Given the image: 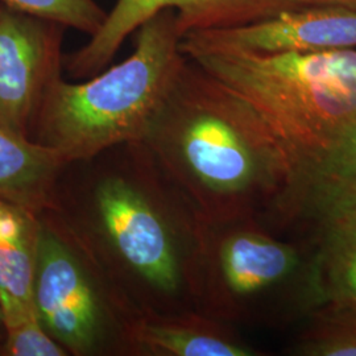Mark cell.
I'll return each instance as SVG.
<instances>
[{
  "instance_id": "1",
  "label": "cell",
  "mask_w": 356,
  "mask_h": 356,
  "mask_svg": "<svg viewBox=\"0 0 356 356\" xmlns=\"http://www.w3.org/2000/svg\"><path fill=\"white\" fill-rule=\"evenodd\" d=\"M51 210L136 316L194 309L201 225L141 141L66 163Z\"/></svg>"
},
{
  "instance_id": "2",
  "label": "cell",
  "mask_w": 356,
  "mask_h": 356,
  "mask_svg": "<svg viewBox=\"0 0 356 356\" xmlns=\"http://www.w3.org/2000/svg\"><path fill=\"white\" fill-rule=\"evenodd\" d=\"M141 143L200 225L297 223L296 175L280 140L189 57Z\"/></svg>"
},
{
  "instance_id": "3",
  "label": "cell",
  "mask_w": 356,
  "mask_h": 356,
  "mask_svg": "<svg viewBox=\"0 0 356 356\" xmlns=\"http://www.w3.org/2000/svg\"><path fill=\"white\" fill-rule=\"evenodd\" d=\"M181 49L248 103L277 136L294 169L298 211L306 176L356 120V49Z\"/></svg>"
},
{
  "instance_id": "4",
  "label": "cell",
  "mask_w": 356,
  "mask_h": 356,
  "mask_svg": "<svg viewBox=\"0 0 356 356\" xmlns=\"http://www.w3.org/2000/svg\"><path fill=\"white\" fill-rule=\"evenodd\" d=\"M135 35L134 51L120 64L83 82L60 76L51 83L31 140L73 163L144 139L188 56L173 10L154 15Z\"/></svg>"
},
{
  "instance_id": "5",
  "label": "cell",
  "mask_w": 356,
  "mask_h": 356,
  "mask_svg": "<svg viewBox=\"0 0 356 356\" xmlns=\"http://www.w3.org/2000/svg\"><path fill=\"white\" fill-rule=\"evenodd\" d=\"M313 266V238H282L257 219L201 225L193 305L231 326H289L316 312Z\"/></svg>"
},
{
  "instance_id": "6",
  "label": "cell",
  "mask_w": 356,
  "mask_h": 356,
  "mask_svg": "<svg viewBox=\"0 0 356 356\" xmlns=\"http://www.w3.org/2000/svg\"><path fill=\"white\" fill-rule=\"evenodd\" d=\"M38 216V318L69 355H122L128 325L138 316L56 211Z\"/></svg>"
},
{
  "instance_id": "7",
  "label": "cell",
  "mask_w": 356,
  "mask_h": 356,
  "mask_svg": "<svg viewBox=\"0 0 356 356\" xmlns=\"http://www.w3.org/2000/svg\"><path fill=\"white\" fill-rule=\"evenodd\" d=\"M305 7V0H116L98 33L78 51L65 56L64 70L74 79L99 74L128 36L164 10L177 15L182 38L193 32L227 29L268 20Z\"/></svg>"
},
{
  "instance_id": "8",
  "label": "cell",
  "mask_w": 356,
  "mask_h": 356,
  "mask_svg": "<svg viewBox=\"0 0 356 356\" xmlns=\"http://www.w3.org/2000/svg\"><path fill=\"white\" fill-rule=\"evenodd\" d=\"M64 29L0 3V127L31 139L48 90L63 76Z\"/></svg>"
},
{
  "instance_id": "9",
  "label": "cell",
  "mask_w": 356,
  "mask_h": 356,
  "mask_svg": "<svg viewBox=\"0 0 356 356\" xmlns=\"http://www.w3.org/2000/svg\"><path fill=\"white\" fill-rule=\"evenodd\" d=\"M181 45L254 53L356 49V10L305 6L254 24L188 33Z\"/></svg>"
},
{
  "instance_id": "10",
  "label": "cell",
  "mask_w": 356,
  "mask_h": 356,
  "mask_svg": "<svg viewBox=\"0 0 356 356\" xmlns=\"http://www.w3.org/2000/svg\"><path fill=\"white\" fill-rule=\"evenodd\" d=\"M122 355L259 356L234 326L197 309L138 316L128 325Z\"/></svg>"
},
{
  "instance_id": "11",
  "label": "cell",
  "mask_w": 356,
  "mask_h": 356,
  "mask_svg": "<svg viewBox=\"0 0 356 356\" xmlns=\"http://www.w3.org/2000/svg\"><path fill=\"white\" fill-rule=\"evenodd\" d=\"M312 223L317 307L310 318L356 322V211H334Z\"/></svg>"
},
{
  "instance_id": "12",
  "label": "cell",
  "mask_w": 356,
  "mask_h": 356,
  "mask_svg": "<svg viewBox=\"0 0 356 356\" xmlns=\"http://www.w3.org/2000/svg\"><path fill=\"white\" fill-rule=\"evenodd\" d=\"M40 213L0 200V306L3 330L36 314L33 288Z\"/></svg>"
},
{
  "instance_id": "13",
  "label": "cell",
  "mask_w": 356,
  "mask_h": 356,
  "mask_svg": "<svg viewBox=\"0 0 356 356\" xmlns=\"http://www.w3.org/2000/svg\"><path fill=\"white\" fill-rule=\"evenodd\" d=\"M65 164L49 148L0 127V200L38 213L51 209Z\"/></svg>"
},
{
  "instance_id": "14",
  "label": "cell",
  "mask_w": 356,
  "mask_h": 356,
  "mask_svg": "<svg viewBox=\"0 0 356 356\" xmlns=\"http://www.w3.org/2000/svg\"><path fill=\"white\" fill-rule=\"evenodd\" d=\"M298 206V222L334 211H356V120L306 176Z\"/></svg>"
},
{
  "instance_id": "15",
  "label": "cell",
  "mask_w": 356,
  "mask_h": 356,
  "mask_svg": "<svg viewBox=\"0 0 356 356\" xmlns=\"http://www.w3.org/2000/svg\"><path fill=\"white\" fill-rule=\"evenodd\" d=\"M16 11L73 28L89 38L99 32L107 17L95 0H0Z\"/></svg>"
},
{
  "instance_id": "16",
  "label": "cell",
  "mask_w": 356,
  "mask_h": 356,
  "mask_svg": "<svg viewBox=\"0 0 356 356\" xmlns=\"http://www.w3.org/2000/svg\"><path fill=\"white\" fill-rule=\"evenodd\" d=\"M297 356H356V322L310 318L292 347Z\"/></svg>"
},
{
  "instance_id": "17",
  "label": "cell",
  "mask_w": 356,
  "mask_h": 356,
  "mask_svg": "<svg viewBox=\"0 0 356 356\" xmlns=\"http://www.w3.org/2000/svg\"><path fill=\"white\" fill-rule=\"evenodd\" d=\"M3 331L4 341L0 346V355H69L64 347L44 327L41 319L38 318V313Z\"/></svg>"
},
{
  "instance_id": "18",
  "label": "cell",
  "mask_w": 356,
  "mask_h": 356,
  "mask_svg": "<svg viewBox=\"0 0 356 356\" xmlns=\"http://www.w3.org/2000/svg\"><path fill=\"white\" fill-rule=\"evenodd\" d=\"M305 6H341L356 10V0H305Z\"/></svg>"
},
{
  "instance_id": "19",
  "label": "cell",
  "mask_w": 356,
  "mask_h": 356,
  "mask_svg": "<svg viewBox=\"0 0 356 356\" xmlns=\"http://www.w3.org/2000/svg\"><path fill=\"white\" fill-rule=\"evenodd\" d=\"M3 329V319H1V306H0V330Z\"/></svg>"
}]
</instances>
